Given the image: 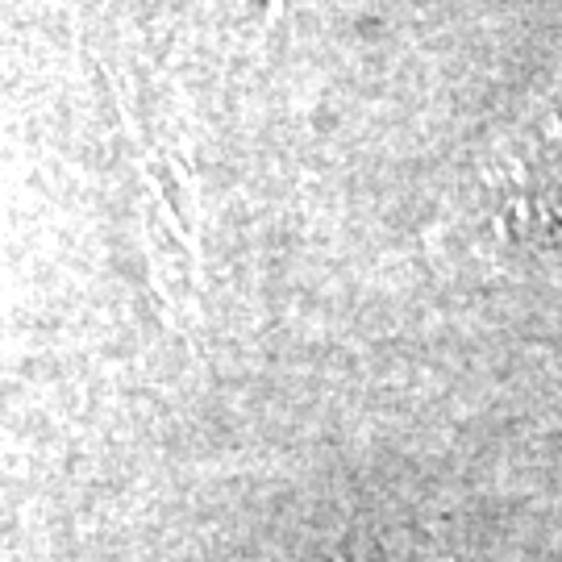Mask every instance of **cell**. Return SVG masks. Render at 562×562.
I'll return each mask as SVG.
<instances>
[{"label": "cell", "instance_id": "obj_1", "mask_svg": "<svg viewBox=\"0 0 562 562\" xmlns=\"http://www.w3.org/2000/svg\"><path fill=\"white\" fill-rule=\"evenodd\" d=\"M267 4H271V21H276L283 13V4H292V0H267Z\"/></svg>", "mask_w": 562, "mask_h": 562}]
</instances>
